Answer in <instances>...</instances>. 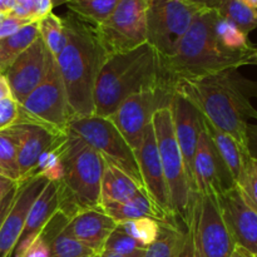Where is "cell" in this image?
<instances>
[{
    "instance_id": "obj_22",
    "label": "cell",
    "mask_w": 257,
    "mask_h": 257,
    "mask_svg": "<svg viewBox=\"0 0 257 257\" xmlns=\"http://www.w3.org/2000/svg\"><path fill=\"white\" fill-rule=\"evenodd\" d=\"M140 191H143V188L132 177L104 160L100 185V207L125 202Z\"/></svg>"
},
{
    "instance_id": "obj_17",
    "label": "cell",
    "mask_w": 257,
    "mask_h": 257,
    "mask_svg": "<svg viewBox=\"0 0 257 257\" xmlns=\"http://www.w3.org/2000/svg\"><path fill=\"white\" fill-rule=\"evenodd\" d=\"M49 181L37 176L20 182L14 205L0 227V257H12L23 232L28 212Z\"/></svg>"
},
{
    "instance_id": "obj_43",
    "label": "cell",
    "mask_w": 257,
    "mask_h": 257,
    "mask_svg": "<svg viewBox=\"0 0 257 257\" xmlns=\"http://www.w3.org/2000/svg\"><path fill=\"white\" fill-rule=\"evenodd\" d=\"M5 98H13L12 90H10L9 83L5 75L0 74V99H5Z\"/></svg>"
},
{
    "instance_id": "obj_6",
    "label": "cell",
    "mask_w": 257,
    "mask_h": 257,
    "mask_svg": "<svg viewBox=\"0 0 257 257\" xmlns=\"http://www.w3.org/2000/svg\"><path fill=\"white\" fill-rule=\"evenodd\" d=\"M152 124L167 183L171 212L178 225L185 226L190 220L196 193L191 186L185 161L176 140L170 107L157 110L152 118Z\"/></svg>"
},
{
    "instance_id": "obj_36",
    "label": "cell",
    "mask_w": 257,
    "mask_h": 257,
    "mask_svg": "<svg viewBox=\"0 0 257 257\" xmlns=\"http://www.w3.org/2000/svg\"><path fill=\"white\" fill-rule=\"evenodd\" d=\"M142 250H145V247L141 246L135 238L127 235L124 231L120 230L118 226L110 233L103 248V251H110V252L120 253V255H133Z\"/></svg>"
},
{
    "instance_id": "obj_41",
    "label": "cell",
    "mask_w": 257,
    "mask_h": 257,
    "mask_svg": "<svg viewBox=\"0 0 257 257\" xmlns=\"http://www.w3.org/2000/svg\"><path fill=\"white\" fill-rule=\"evenodd\" d=\"M247 140H248V152L252 157L257 158V125H247Z\"/></svg>"
},
{
    "instance_id": "obj_13",
    "label": "cell",
    "mask_w": 257,
    "mask_h": 257,
    "mask_svg": "<svg viewBox=\"0 0 257 257\" xmlns=\"http://www.w3.org/2000/svg\"><path fill=\"white\" fill-rule=\"evenodd\" d=\"M55 58L38 37L5 72L12 97L18 104L23 102L44 80Z\"/></svg>"
},
{
    "instance_id": "obj_15",
    "label": "cell",
    "mask_w": 257,
    "mask_h": 257,
    "mask_svg": "<svg viewBox=\"0 0 257 257\" xmlns=\"http://www.w3.org/2000/svg\"><path fill=\"white\" fill-rule=\"evenodd\" d=\"M193 180L197 195L220 197L236 186L227 166L203 128V123L193 158Z\"/></svg>"
},
{
    "instance_id": "obj_44",
    "label": "cell",
    "mask_w": 257,
    "mask_h": 257,
    "mask_svg": "<svg viewBox=\"0 0 257 257\" xmlns=\"http://www.w3.org/2000/svg\"><path fill=\"white\" fill-rule=\"evenodd\" d=\"M143 252H145V250L140 251V252L137 253H133V255H120V253L110 252V251H103L99 255V257H142Z\"/></svg>"
},
{
    "instance_id": "obj_19",
    "label": "cell",
    "mask_w": 257,
    "mask_h": 257,
    "mask_svg": "<svg viewBox=\"0 0 257 257\" xmlns=\"http://www.w3.org/2000/svg\"><path fill=\"white\" fill-rule=\"evenodd\" d=\"M117 226L118 223L102 208H95L78 212L74 217L70 218L65 228L79 242L89 247L97 255H100L108 237Z\"/></svg>"
},
{
    "instance_id": "obj_30",
    "label": "cell",
    "mask_w": 257,
    "mask_h": 257,
    "mask_svg": "<svg viewBox=\"0 0 257 257\" xmlns=\"http://www.w3.org/2000/svg\"><path fill=\"white\" fill-rule=\"evenodd\" d=\"M215 34L218 43L233 53H242V54H252L255 52V45L248 40L247 35L241 32L233 23L218 15L215 22Z\"/></svg>"
},
{
    "instance_id": "obj_4",
    "label": "cell",
    "mask_w": 257,
    "mask_h": 257,
    "mask_svg": "<svg viewBox=\"0 0 257 257\" xmlns=\"http://www.w3.org/2000/svg\"><path fill=\"white\" fill-rule=\"evenodd\" d=\"M161 85L170 87L162 75L160 57L148 43L112 53L95 80L94 114L109 118L130 95Z\"/></svg>"
},
{
    "instance_id": "obj_39",
    "label": "cell",
    "mask_w": 257,
    "mask_h": 257,
    "mask_svg": "<svg viewBox=\"0 0 257 257\" xmlns=\"http://www.w3.org/2000/svg\"><path fill=\"white\" fill-rule=\"evenodd\" d=\"M29 23L32 22L25 19H20V18L14 17V15L12 14H7L4 19L0 22V39L9 37V35H13L14 33H17L18 30L22 29L23 27L29 24Z\"/></svg>"
},
{
    "instance_id": "obj_37",
    "label": "cell",
    "mask_w": 257,
    "mask_h": 257,
    "mask_svg": "<svg viewBox=\"0 0 257 257\" xmlns=\"http://www.w3.org/2000/svg\"><path fill=\"white\" fill-rule=\"evenodd\" d=\"M176 257H200L198 256L197 245H196L195 226H193L192 216H190V220L183 228L182 237H181Z\"/></svg>"
},
{
    "instance_id": "obj_40",
    "label": "cell",
    "mask_w": 257,
    "mask_h": 257,
    "mask_svg": "<svg viewBox=\"0 0 257 257\" xmlns=\"http://www.w3.org/2000/svg\"><path fill=\"white\" fill-rule=\"evenodd\" d=\"M19 186H20V183H19ZM19 186H18V187H15L13 191H10V192L8 193V195L5 196L2 201H0V227H2L3 222H4V220L7 218L8 213L10 212L13 205H14L15 197H17V193H18V191H19Z\"/></svg>"
},
{
    "instance_id": "obj_12",
    "label": "cell",
    "mask_w": 257,
    "mask_h": 257,
    "mask_svg": "<svg viewBox=\"0 0 257 257\" xmlns=\"http://www.w3.org/2000/svg\"><path fill=\"white\" fill-rule=\"evenodd\" d=\"M175 90L167 85L130 95L108 119L118 128L133 151L138 148L146 128L157 110L168 108Z\"/></svg>"
},
{
    "instance_id": "obj_25",
    "label": "cell",
    "mask_w": 257,
    "mask_h": 257,
    "mask_svg": "<svg viewBox=\"0 0 257 257\" xmlns=\"http://www.w3.org/2000/svg\"><path fill=\"white\" fill-rule=\"evenodd\" d=\"M22 133L23 127L19 122L0 130V175L17 182H20L18 152Z\"/></svg>"
},
{
    "instance_id": "obj_14",
    "label": "cell",
    "mask_w": 257,
    "mask_h": 257,
    "mask_svg": "<svg viewBox=\"0 0 257 257\" xmlns=\"http://www.w3.org/2000/svg\"><path fill=\"white\" fill-rule=\"evenodd\" d=\"M135 155L140 167L143 190L155 203L157 210L162 213L163 217L171 222H176L171 212L167 183H166L152 123L146 128L141 145L135 151Z\"/></svg>"
},
{
    "instance_id": "obj_24",
    "label": "cell",
    "mask_w": 257,
    "mask_h": 257,
    "mask_svg": "<svg viewBox=\"0 0 257 257\" xmlns=\"http://www.w3.org/2000/svg\"><path fill=\"white\" fill-rule=\"evenodd\" d=\"M102 210L113 218L117 223L141 217H152L160 221H167L151 201L146 191H140L136 196L122 203L103 206Z\"/></svg>"
},
{
    "instance_id": "obj_45",
    "label": "cell",
    "mask_w": 257,
    "mask_h": 257,
    "mask_svg": "<svg viewBox=\"0 0 257 257\" xmlns=\"http://www.w3.org/2000/svg\"><path fill=\"white\" fill-rule=\"evenodd\" d=\"M14 0H0V12L9 14L14 8Z\"/></svg>"
},
{
    "instance_id": "obj_1",
    "label": "cell",
    "mask_w": 257,
    "mask_h": 257,
    "mask_svg": "<svg viewBox=\"0 0 257 257\" xmlns=\"http://www.w3.org/2000/svg\"><path fill=\"white\" fill-rule=\"evenodd\" d=\"M173 90L187 98L206 120L235 138L248 152V120L257 119V109L250 102L257 83L250 82L237 69L180 80Z\"/></svg>"
},
{
    "instance_id": "obj_49",
    "label": "cell",
    "mask_w": 257,
    "mask_h": 257,
    "mask_svg": "<svg viewBox=\"0 0 257 257\" xmlns=\"http://www.w3.org/2000/svg\"><path fill=\"white\" fill-rule=\"evenodd\" d=\"M68 2H69V0H52V4H53V8H54V7H59V5H63V4H67Z\"/></svg>"
},
{
    "instance_id": "obj_23",
    "label": "cell",
    "mask_w": 257,
    "mask_h": 257,
    "mask_svg": "<svg viewBox=\"0 0 257 257\" xmlns=\"http://www.w3.org/2000/svg\"><path fill=\"white\" fill-rule=\"evenodd\" d=\"M203 128L206 130L207 135L212 140L213 145H215L216 150L220 153L221 158L223 160L225 165L227 166L228 171H230L231 176H232L233 181L237 185L240 181L241 176H242L243 171H245L246 163H247L248 158L251 157L250 152L243 150L237 141L230 135H227L223 131L218 130L213 124H211L208 120H206L202 117Z\"/></svg>"
},
{
    "instance_id": "obj_7",
    "label": "cell",
    "mask_w": 257,
    "mask_h": 257,
    "mask_svg": "<svg viewBox=\"0 0 257 257\" xmlns=\"http://www.w3.org/2000/svg\"><path fill=\"white\" fill-rule=\"evenodd\" d=\"M64 84L53 62L47 77L19 104L18 122H29L65 135L72 119Z\"/></svg>"
},
{
    "instance_id": "obj_8",
    "label": "cell",
    "mask_w": 257,
    "mask_h": 257,
    "mask_svg": "<svg viewBox=\"0 0 257 257\" xmlns=\"http://www.w3.org/2000/svg\"><path fill=\"white\" fill-rule=\"evenodd\" d=\"M69 131L99 152L107 162L127 173L143 188L135 151L108 118L95 114L72 118Z\"/></svg>"
},
{
    "instance_id": "obj_47",
    "label": "cell",
    "mask_w": 257,
    "mask_h": 257,
    "mask_svg": "<svg viewBox=\"0 0 257 257\" xmlns=\"http://www.w3.org/2000/svg\"><path fill=\"white\" fill-rule=\"evenodd\" d=\"M188 2L193 3V4L196 5H200V7L203 8H211L216 0H188Z\"/></svg>"
},
{
    "instance_id": "obj_16",
    "label": "cell",
    "mask_w": 257,
    "mask_h": 257,
    "mask_svg": "<svg viewBox=\"0 0 257 257\" xmlns=\"http://www.w3.org/2000/svg\"><path fill=\"white\" fill-rule=\"evenodd\" d=\"M170 109L172 113L176 140L185 161L191 186L193 192L196 193L195 180H193V158H195L198 137L202 131V115L187 98L177 92L173 93Z\"/></svg>"
},
{
    "instance_id": "obj_31",
    "label": "cell",
    "mask_w": 257,
    "mask_h": 257,
    "mask_svg": "<svg viewBox=\"0 0 257 257\" xmlns=\"http://www.w3.org/2000/svg\"><path fill=\"white\" fill-rule=\"evenodd\" d=\"M38 28H39V35L43 39L44 44L52 53L53 57H57L65 44V32L64 24L62 18L57 17L53 13H49L38 20Z\"/></svg>"
},
{
    "instance_id": "obj_38",
    "label": "cell",
    "mask_w": 257,
    "mask_h": 257,
    "mask_svg": "<svg viewBox=\"0 0 257 257\" xmlns=\"http://www.w3.org/2000/svg\"><path fill=\"white\" fill-rule=\"evenodd\" d=\"M19 104L13 98L0 99V130L18 122Z\"/></svg>"
},
{
    "instance_id": "obj_20",
    "label": "cell",
    "mask_w": 257,
    "mask_h": 257,
    "mask_svg": "<svg viewBox=\"0 0 257 257\" xmlns=\"http://www.w3.org/2000/svg\"><path fill=\"white\" fill-rule=\"evenodd\" d=\"M22 123L23 133L20 140L18 163H19L20 182L32 178V173L40 156L50 147L59 143L67 136L29 122Z\"/></svg>"
},
{
    "instance_id": "obj_35",
    "label": "cell",
    "mask_w": 257,
    "mask_h": 257,
    "mask_svg": "<svg viewBox=\"0 0 257 257\" xmlns=\"http://www.w3.org/2000/svg\"><path fill=\"white\" fill-rule=\"evenodd\" d=\"M14 3L9 14L29 22H38L53 9L52 0H14Z\"/></svg>"
},
{
    "instance_id": "obj_27",
    "label": "cell",
    "mask_w": 257,
    "mask_h": 257,
    "mask_svg": "<svg viewBox=\"0 0 257 257\" xmlns=\"http://www.w3.org/2000/svg\"><path fill=\"white\" fill-rule=\"evenodd\" d=\"M212 9L218 15L230 20L246 35L257 29V9L251 8L238 0H216Z\"/></svg>"
},
{
    "instance_id": "obj_32",
    "label": "cell",
    "mask_w": 257,
    "mask_h": 257,
    "mask_svg": "<svg viewBox=\"0 0 257 257\" xmlns=\"http://www.w3.org/2000/svg\"><path fill=\"white\" fill-rule=\"evenodd\" d=\"M118 227L146 248L151 243L155 242L156 238L160 235L161 221L152 217H141L137 220L118 223Z\"/></svg>"
},
{
    "instance_id": "obj_42",
    "label": "cell",
    "mask_w": 257,
    "mask_h": 257,
    "mask_svg": "<svg viewBox=\"0 0 257 257\" xmlns=\"http://www.w3.org/2000/svg\"><path fill=\"white\" fill-rule=\"evenodd\" d=\"M20 182H17V181H13L10 178L5 177V176L0 175V201L10 192V191L14 190L15 187L19 186Z\"/></svg>"
},
{
    "instance_id": "obj_21",
    "label": "cell",
    "mask_w": 257,
    "mask_h": 257,
    "mask_svg": "<svg viewBox=\"0 0 257 257\" xmlns=\"http://www.w3.org/2000/svg\"><path fill=\"white\" fill-rule=\"evenodd\" d=\"M59 211V188L58 182H48L39 197L34 201L28 212L23 232L12 257H20L29 243L39 235L50 218Z\"/></svg>"
},
{
    "instance_id": "obj_10",
    "label": "cell",
    "mask_w": 257,
    "mask_h": 257,
    "mask_svg": "<svg viewBox=\"0 0 257 257\" xmlns=\"http://www.w3.org/2000/svg\"><path fill=\"white\" fill-rule=\"evenodd\" d=\"M150 2L120 0L105 22L94 25L108 55L127 52L147 43V12Z\"/></svg>"
},
{
    "instance_id": "obj_52",
    "label": "cell",
    "mask_w": 257,
    "mask_h": 257,
    "mask_svg": "<svg viewBox=\"0 0 257 257\" xmlns=\"http://www.w3.org/2000/svg\"><path fill=\"white\" fill-rule=\"evenodd\" d=\"M95 257H99V256H95Z\"/></svg>"
},
{
    "instance_id": "obj_9",
    "label": "cell",
    "mask_w": 257,
    "mask_h": 257,
    "mask_svg": "<svg viewBox=\"0 0 257 257\" xmlns=\"http://www.w3.org/2000/svg\"><path fill=\"white\" fill-rule=\"evenodd\" d=\"M203 7L188 0H151L147 12V43L160 59L172 55Z\"/></svg>"
},
{
    "instance_id": "obj_48",
    "label": "cell",
    "mask_w": 257,
    "mask_h": 257,
    "mask_svg": "<svg viewBox=\"0 0 257 257\" xmlns=\"http://www.w3.org/2000/svg\"><path fill=\"white\" fill-rule=\"evenodd\" d=\"M238 2L243 3V4L248 5V7L255 8V9H257V0H238Z\"/></svg>"
},
{
    "instance_id": "obj_50",
    "label": "cell",
    "mask_w": 257,
    "mask_h": 257,
    "mask_svg": "<svg viewBox=\"0 0 257 257\" xmlns=\"http://www.w3.org/2000/svg\"><path fill=\"white\" fill-rule=\"evenodd\" d=\"M251 64H257V47L255 48V52L252 54V59H251Z\"/></svg>"
},
{
    "instance_id": "obj_51",
    "label": "cell",
    "mask_w": 257,
    "mask_h": 257,
    "mask_svg": "<svg viewBox=\"0 0 257 257\" xmlns=\"http://www.w3.org/2000/svg\"><path fill=\"white\" fill-rule=\"evenodd\" d=\"M5 15H7V13H2V12H0V22H2V20L4 19Z\"/></svg>"
},
{
    "instance_id": "obj_26",
    "label": "cell",
    "mask_w": 257,
    "mask_h": 257,
    "mask_svg": "<svg viewBox=\"0 0 257 257\" xmlns=\"http://www.w3.org/2000/svg\"><path fill=\"white\" fill-rule=\"evenodd\" d=\"M39 35L38 22H32L13 35L0 39V74H5L14 60L34 43Z\"/></svg>"
},
{
    "instance_id": "obj_28",
    "label": "cell",
    "mask_w": 257,
    "mask_h": 257,
    "mask_svg": "<svg viewBox=\"0 0 257 257\" xmlns=\"http://www.w3.org/2000/svg\"><path fill=\"white\" fill-rule=\"evenodd\" d=\"M183 228L176 222L161 221L160 235L153 243L145 248L142 257H176Z\"/></svg>"
},
{
    "instance_id": "obj_29",
    "label": "cell",
    "mask_w": 257,
    "mask_h": 257,
    "mask_svg": "<svg viewBox=\"0 0 257 257\" xmlns=\"http://www.w3.org/2000/svg\"><path fill=\"white\" fill-rule=\"evenodd\" d=\"M120 0H69L70 12L92 25H99L110 17Z\"/></svg>"
},
{
    "instance_id": "obj_11",
    "label": "cell",
    "mask_w": 257,
    "mask_h": 257,
    "mask_svg": "<svg viewBox=\"0 0 257 257\" xmlns=\"http://www.w3.org/2000/svg\"><path fill=\"white\" fill-rule=\"evenodd\" d=\"M200 257H231L236 247L220 201L215 195H196L191 212Z\"/></svg>"
},
{
    "instance_id": "obj_2",
    "label": "cell",
    "mask_w": 257,
    "mask_h": 257,
    "mask_svg": "<svg viewBox=\"0 0 257 257\" xmlns=\"http://www.w3.org/2000/svg\"><path fill=\"white\" fill-rule=\"evenodd\" d=\"M65 44L55 57L72 117L94 114V87L108 57L94 25L72 14L62 18Z\"/></svg>"
},
{
    "instance_id": "obj_3",
    "label": "cell",
    "mask_w": 257,
    "mask_h": 257,
    "mask_svg": "<svg viewBox=\"0 0 257 257\" xmlns=\"http://www.w3.org/2000/svg\"><path fill=\"white\" fill-rule=\"evenodd\" d=\"M218 13L212 8H203L196 14L172 55L160 59L161 70L171 88L180 80L215 74L227 69H238L251 64L252 54L226 50L215 34Z\"/></svg>"
},
{
    "instance_id": "obj_33",
    "label": "cell",
    "mask_w": 257,
    "mask_h": 257,
    "mask_svg": "<svg viewBox=\"0 0 257 257\" xmlns=\"http://www.w3.org/2000/svg\"><path fill=\"white\" fill-rule=\"evenodd\" d=\"M67 227V226H65ZM63 228L50 241V257H94L98 256L89 247L73 237L67 228Z\"/></svg>"
},
{
    "instance_id": "obj_53",
    "label": "cell",
    "mask_w": 257,
    "mask_h": 257,
    "mask_svg": "<svg viewBox=\"0 0 257 257\" xmlns=\"http://www.w3.org/2000/svg\"><path fill=\"white\" fill-rule=\"evenodd\" d=\"M98 256H99V255H98ZM94 257H95V256H94Z\"/></svg>"
},
{
    "instance_id": "obj_5",
    "label": "cell",
    "mask_w": 257,
    "mask_h": 257,
    "mask_svg": "<svg viewBox=\"0 0 257 257\" xmlns=\"http://www.w3.org/2000/svg\"><path fill=\"white\" fill-rule=\"evenodd\" d=\"M62 181L59 188V211L72 218L83 210L100 207V185L104 158L87 142L68 130L62 155Z\"/></svg>"
},
{
    "instance_id": "obj_46",
    "label": "cell",
    "mask_w": 257,
    "mask_h": 257,
    "mask_svg": "<svg viewBox=\"0 0 257 257\" xmlns=\"http://www.w3.org/2000/svg\"><path fill=\"white\" fill-rule=\"evenodd\" d=\"M231 257H253L251 253H248L247 251L243 250L242 247H240V246H236L235 250H233V253Z\"/></svg>"
},
{
    "instance_id": "obj_18",
    "label": "cell",
    "mask_w": 257,
    "mask_h": 257,
    "mask_svg": "<svg viewBox=\"0 0 257 257\" xmlns=\"http://www.w3.org/2000/svg\"><path fill=\"white\" fill-rule=\"evenodd\" d=\"M218 201L236 246L257 257V212L243 201L237 186L221 195Z\"/></svg>"
},
{
    "instance_id": "obj_34",
    "label": "cell",
    "mask_w": 257,
    "mask_h": 257,
    "mask_svg": "<svg viewBox=\"0 0 257 257\" xmlns=\"http://www.w3.org/2000/svg\"><path fill=\"white\" fill-rule=\"evenodd\" d=\"M237 188L243 201L257 212V158L251 156L246 163L245 171L237 182Z\"/></svg>"
}]
</instances>
